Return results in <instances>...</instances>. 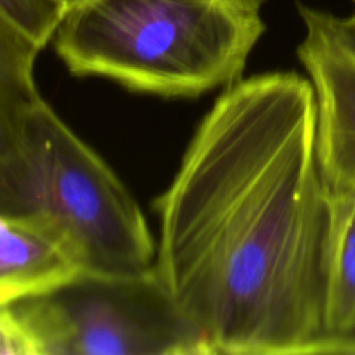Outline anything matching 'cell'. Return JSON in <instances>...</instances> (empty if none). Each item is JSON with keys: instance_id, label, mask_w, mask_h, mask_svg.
Instances as JSON below:
<instances>
[{"instance_id": "1", "label": "cell", "mask_w": 355, "mask_h": 355, "mask_svg": "<svg viewBox=\"0 0 355 355\" xmlns=\"http://www.w3.org/2000/svg\"><path fill=\"white\" fill-rule=\"evenodd\" d=\"M155 211L156 276L208 355L315 352L331 189L307 76L227 87Z\"/></svg>"}, {"instance_id": "2", "label": "cell", "mask_w": 355, "mask_h": 355, "mask_svg": "<svg viewBox=\"0 0 355 355\" xmlns=\"http://www.w3.org/2000/svg\"><path fill=\"white\" fill-rule=\"evenodd\" d=\"M263 0H83L52 37L76 76L134 92L198 97L231 87L262 38Z\"/></svg>"}, {"instance_id": "3", "label": "cell", "mask_w": 355, "mask_h": 355, "mask_svg": "<svg viewBox=\"0 0 355 355\" xmlns=\"http://www.w3.org/2000/svg\"><path fill=\"white\" fill-rule=\"evenodd\" d=\"M0 211L58 222L78 246L87 274L141 276L155 269L156 239L137 201L44 99L0 166Z\"/></svg>"}, {"instance_id": "4", "label": "cell", "mask_w": 355, "mask_h": 355, "mask_svg": "<svg viewBox=\"0 0 355 355\" xmlns=\"http://www.w3.org/2000/svg\"><path fill=\"white\" fill-rule=\"evenodd\" d=\"M12 305L37 355H208L155 269L141 276L85 272Z\"/></svg>"}, {"instance_id": "5", "label": "cell", "mask_w": 355, "mask_h": 355, "mask_svg": "<svg viewBox=\"0 0 355 355\" xmlns=\"http://www.w3.org/2000/svg\"><path fill=\"white\" fill-rule=\"evenodd\" d=\"M298 59L315 96L318 148L331 193L355 191V28L349 17L298 6Z\"/></svg>"}, {"instance_id": "6", "label": "cell", "mask_w": 355, "mask_h": 355, "mask_svg": "<svg viewBox=\"0 0 355 355\" xmlns=\"http://www.w3.org/2000/svg\"><path fill=\"white\" fill-rule=\"evenodd\" d=\"M82 274V253L58 222L0 211V305L51 293Z\"/></svg>"}, {"instance_id": "7", "label": "cell", "mask_w": 355, "mask_h": 355, "mask_svg": "<svg viewBox=\"0 0 355 355\" xmlns=\"http://www.w3.org/2000/svg\"><path fill=\"white\" fill-rule=\"evenodd\" d=\"M40 51L0 14V166L16 153L28 116L44 99L35 82Z\"/></svg>"}, {"instance_id": "8", "label": "cell", "mask_w": 355, "mask_h": 355, "mask_svg": "<svg viewBox=\"0 0 355 355\" xmlns=\"http://www.w3.org/2000/svg\"><path fill=\"white\" fill-rule=\"evenodd\" d=\"M355 335V191L331 193L324 260V336Z\"/></svg>"}, {"instance_id": "9", "label": "cell", "mask_w": 355, "mask_h": 355, "mask_svg": "<svg viewBox=\"0 0 355 355\" xmlns=\"http://www.w3.org/2000/svg\"><path fill=\"white\" fill-rule=\"evenodd\" d=\"M66 7L54 0H0V14L38 49L51 44Z\"/></svg>"}, {"instance_id": "10", "label": "cell", "mask_w": 355, "mask_h": 355, "mask_svg": "<svg viewBox=\"0 0 355 355\" xmlns=\"http://www.w3.org/2000/svg\"><path fill=\"white\" fill-rule=\"evenodd\" d=\"M0 355H37L14 305H0Z\"/></svg>"}, {"instance_id": "11", "label": "cell", "mask_w": 355, "mask_h": 355, "mask_svg": "<svg viewBox=\"0 0 355 355\" xmlns=\"http://www.w3.org/2000/svg\"><path fill=\"white\" fill-rule=\"evenodd\" d=\"M321 354H355V335L326 336L322 340Z\"/></svg>"}, {"instance_id": "12", "label": "cell", "mask_w": 355, "mask_h": 355, "mask_svg": "<svg viewBox=\"0 0 355 355\" xmlns=\"http://www.w3.org/2000/svg\"><path fill=\"white\" fill-rule=\"evenodd\" d=\"M54 2L61 3V6H64V7H66V9H69V7L76 6V3L83 2V0H54Z\"/></svg>"}, {"instance_id": "13", "label": "cell", "mask_w": 355, "mask_h": 355, "mask_svg": "<svg viewBox=\"0 0 355 355\" xmlns=\"http://www.w3.org/2000/svg\"><path fill=\"white\" fill-rule=\"evenodd\" d=\"M349 19H350V23H352V26L355 28V10H354V14H350Z\"/></svg>"}, {"instance_id": "14", "label": "cell", "mask_w": 355, "mask_h": 355, "mask_svg": "<svg viewBox=\"0 0 355 355\" xmlns=\"http://www.w3.org/2000/svg\"><path fill=\"white\" fill-rule=\"evenodd\" d=\"M352 2H354V3H355V0H352Z\"/></svg>"}]
</instances>
